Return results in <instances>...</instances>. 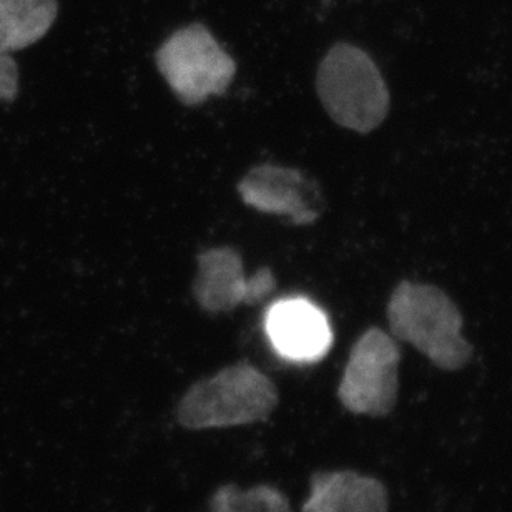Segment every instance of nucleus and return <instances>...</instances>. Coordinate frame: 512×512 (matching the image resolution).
<instances>
[{
    "mask_svg": "<svg viewBox=\"0 0 512 512\" xmlns=\"http://www.w3.org/2000/svg\"><path fill=\"white\" fill-rule=\"evenodd\" d=\"M280 403L275 383L248 361H240L193 383L177 406L188 431L265 423Z\"/></svg>",
    "mask_w": 512,
    "mask_h": 512,
    "instance_id": "f257e3e1",
    "label": "nucleus"
},
{
    "mask_svg": "<svg viewBox=\"0 0 512 512\" xmlns=\"http://www.w3.org/2000/svg\"><path fill=\"white\" fill-rule=\"evenodd\" d=\"M386 315L391 335L413 345L441 370H461L471 360L463 316L436 286L401 281L391 293Z\"/></svg>",
    "mask_w": 512,
    "mask_h": 512,
    "instance_id": "f03ea898",
    "label": "nucleus"
},
{
    "mask_svg": "<svg viewBox=\"0 0 512 512\" xmlns=\"http://www.w3.org/2000/svg\"><path fill=\"white\" fill-rule=\"evenodd\" d=\"M316 94L326 114L340 127L370 133L389 112V90L365 50L336 44L316 72Z\"/></svg>",
    "mask_w": 512,
    "mask_h": 512,
    "instance_id": "7ed1b4c3",
    "label": "nucleus"
},
{
    "mask_svg": "<svg viewBox=\"0 0 512 512\" xmlns=\"http://www.w3.org/2000/svg\"><path fill=\"white\" fill-rule=\"evenodd\" d=\"M155 64L173 95L187 107L225 94L237 75L232 55L200 24L173 32L157 50Z\"/></svg>",
    "mask_w": 512,
    "mask_h": 512,
    "instance_id": "20e7f679",
    "label": "nucleus"
},
{
    "mask_svg": "<svg viewBox=\"0 0 512 512\" xmlns=\"http://www.w3.org/2000/svg\"><path fill=\"white\" fill-rule=\"evenodd\" d=\"M401 351L393 335L370 328L356 340L338 386V398L350 413L386 416L398 399Z\"/></svg>",
    "mask_w": 512,
    "mask_h": 512,
    "instance_id": "39448f33",
    "label": "nucleus"
},
{
    "mask_svg": "<svg viewBox=\"0 0 512 512\" xmlns=\"http://www.w3.org/2000/svg\"><path fill=\"white\" fill-rule=\"evenodd\" d=\"M197 265L193 298L203 311L212 315L260 303L276 288L270 268H261L255 276L247 278L242 255L232 247L203 250L197 255Z\"/></svg>",
    "mask_w": 512,
    "mask_h": 512,
    "instance_id": "423d86ee",
    "label": "nucleus"
},
{
    "mask_svg": "<svg viewBox=\"0 0 512 512\" xmlns=\"http://www.w3.org/2000/svg\"><path fill=\"white\" fill-rule=\"evenodd\" d=\"M237 190L247 207L288 218L295 225H311L320 217V212L311 207L310 180L295 168L273 163L256 165L240 180Z\"/></svg>",
    "mask_w": 512,
    "mask_h": 512,
    "instance_id": "0eeeda50",
    "label": "nucleus"
},
{
    "mask_svg": "<svg viewBox=\"0 0 512 512\" xmlns=\"http://www.w3.org/2000/svg\"><path fill=\"white\" fill-rule=\"evenodd\" d=\"M265 326L278 355L295 363H315L333 345L330 321L305 298L276 301L266 313Z\"/></svg>",
    "mask_w": 512,
    "mask_h": 512,
    "instance_id": "6e6552de",
    "label": "nucleus"
},
{
    "mask_svg": "<svg viewBox=\"0 0 512 512\" xmlns=\"http://www.w3.org/2000/svg\"><path fill=\"white\" fill-rule=\"evenodd\" d=\"M388 493L378 479L355 471L313 474L301 512H388Z\"/></svg>",
    "mask_w": 512,
    "mask_h": 512,
    "instance_id": "1a4fd4ad",
    "label": "nucleus"
},
{
    "mask_svg": "<svg viewBox=\"0 0 512 512\" xmlns=\"http://www.w3.org/2000/svg\"><path fill=\"white\" fill-rule=\"evenodd\" d=\"M57 0H0V50L17 52L44 39L57 19Z\"/></svg>",
    "mask_w": 512,
    "mask_h": 512,
    "instance_id": "9d476101",
    "label": "nucleus"
},
{
    "mask_svg": "<svg viewBox=\"0 0 512 512\" xmlns=\"http://www.w3.org/2000/svg\"><path fill=\"white\" fill-rule=\"evenodd\" d=\"M210 512H293L290 499L280 489L268 484L253 488H238L237 484H223L212 494L208 503Z\"/></svg>",
    "mask_w": 512,
    "mask_h": 512,
    "instance_id": "9b49d317",
    "label": "nucleus"
},
{
    "mask_svg": "<svg viewBox=\"0 0 512 512\" xmlns=\"http://www.w3.org/2000/svg\"><path fill=\"white\" fill-rule=\"evenodd\" d=\"M19 95V69L7 52L0 50V102H14Z\"/></svg>",
    "mask_w": 512,
    "mask_h": 512,
    "instance_id": "f8f14e48",
    "label": "nucleus"
}]
</instances>
